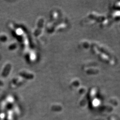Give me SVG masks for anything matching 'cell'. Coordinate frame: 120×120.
<instances>
[{
  "label": "cell",
  "mask_w": 120,
  "mask_h": 120,
  "mask_svg": "<svg viewBox=\"0 0 120 120\" xmlns=\"http://www.w3.org/2000/svg\"><path fill=\"white\" fill-rule=\"evenodd\" d=\"M20 74L22 77L25 78L26 79H33L34 77V75L32 73L25 70H23L20 73Z\"/></svg>",
  "instance_id": "7a4b0ae2"
},
{
  "label": "cell",
  "mask_w": 120,
  "mask_h": 120,
  "mask_svg": "<svg viewBox=\"0 0 120 120\" xmlns=\"http://www.w3.org/2000/svg\"><path fill=\"white\" fill-rule=\"evenodd\" d=\"M8 40L7 36L4 34H0V41L1 42L6 41Z\"/></svg>",
  "instance_id": "5b68a950"
},
{
  "label": "cell",
  "mask_w": 120,
  "mask_h": 120,
  "mask_svg": "<svg viewBox=\"0 0 120 120\" xmlns=\"http://www.w3.org/2000/svg\"><path fill=\"white\" fill-rule=\"evenodd\" d=\"M17 43L15 41H13L9 44V50H14L17 49Z\"/></svg>",
  "instance_id": "277c9868"
},
{
  "label": "cell",
  "mask_w": 120,
  "mask_h": 120,
  "mask_svg": "<svg viewBox=\"0 0 120 120\" xmlns=\"http://www.w3.org/2000/svg\"><path fill=\"white\" fill-rule=\"evenodd\" d=\"M11 67V64L9 63L6 64V65H5L4 69L1 73V76L4 77H6L10 72Z\"/></svg>",
  "instance_id": "6da1fadb"
},
{
  "label": "cell",
  "mask_w": 120,
  "mask_h": 120,
  "mask_svg": "<svg viewBox=\"0 0 120 120\" xmlns=\"http://www.w3.org/2000/svg\"><path fill=\"white\" fill-rule=\"evenodd\" d=\"M39 23H40V25L39 26L38 28L37 29V30L35 31L34 33L35 35H36V36H37V35H38L40 33H41V30L42 28V26H43V22H44V20L42 18H41L39 20Z\"/></svg>",
  "instance_id": "3957f363"
},
{
  "label": "cell",
  "mask_w": 120,
  "mask_h": 120,
  "mask_svg": "<svg viewBox=\"0 0 120 120\" xmlns=\"http://www.w3.org/2000/svg\"><path fill=\"white\" fill-rule=\"evenodd\" d=\"M3 85V82L0 80V85Z\"/></svg>",
  "instance_id": "8992f818"
}]
</instances>
